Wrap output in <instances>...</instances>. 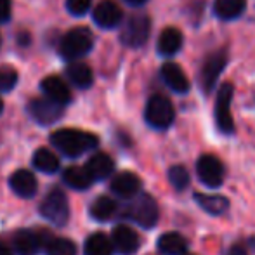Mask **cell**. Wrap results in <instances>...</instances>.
I'll return each mask as SVG.
<instances>
[{
  "instance_id": "1",
  "label": "cell",
  "mask_w": 255,
  "mask_h": 255,
  "mask_svg": "<svg viewBox=\"0 0 255 255\" xmlns=\"http://www.w3.org/2000/svg\"><path fill=\"white\" fill-rule=\"evenodd\" d=\"M51 142L66 156H80L91 151L99 144V139L91 132L78 130V128H59L51 134Z\"/></svg>"
},
{
  "instance_id": "2",
  "label": "cell",
  "mask_w": 255,
  "mask_h": 255,
  "mask_svg": "<svg viewBox=\"0 0 255 255\" xmlns=\"http://www.w3.org/2000/svg\"><path fill=\"white\" fill-rule=\"evenodd\" d=\"M92 45H94V38L87 28H73L61 38L59 54L64 59L75 61L91 52Z\"/></svg>"
},
{
  "instance_id": "3",
  "label": "cell",
  "mask_w": 255,
  "mask_h": 255,
  "mask_svg": "<svg viewBox=\"0 0 255 255\" xmlns=\"http://www.w3.org/2000/svg\"><path fill=\"white\" fill-rule=\"evenodd\" d=\"M146 122L154 128H167L174 124L175 118V110L174 104L170 103V99H167L165 96H151L148 104H146L144 111Z\"/></svg>"
},
{
  "instance_id": "4",
  "label": "cell",
  "mask_w": 255,
  "mask_h": 255,
  "mask_svg": "<svg viewBox=\"0 0 255 255\" xmlns=\"http://www.w3.org/2000/svg\"><path fill=\"white\" fill-rule=\"evenodd\" d=\"M40 214L44 219L56 226H64L70 219V205L61 189H52L40 205Z\"/></svg>"
},
{
  "instance_id": "5",
  "label": "cell",
  "mask_w": 255,
  "mask_h": 255,
  "mask_svg": "<svg viewBox=\"0 0 255 255\" xmlns=\"http://www.w3.org/2000/svg\"><path fill=\"white\" fill-rule=\"evenodd\" d=\"M127 215L132 221L137 222L141 228H153L156 226L158 217H160V210H158V203L154 202L153 196L149 195H139L134 202L130 203L127 210Z\"/></svg>"
},
{
  "instance_id": "6",
  "label": "cell",
  "mask_w": 255,
  "mask_h": 255,
  "mask_svg": "<svg viewBox=\"0 0 255 255\" xmlns=\"http://www.w3.org/2000/svg\"><path fill=\"white\" fill-rule=\"evenodd\" d=\"M149 30H151V21L148 16H132L122 30L120 40L128 47H141L148 40Z\"/></svg>"
},
{
  "instance_id": "7",
  "label": "cell",
  "mask_w": 255,
  "mask_h": 255,
  "mask_svg": "<svg viewBox=\"0 0 255 255\" xmlns=\"http://www.w3.org/2000/svg\"><path fill=\"white\" fill-rule=\"evenodd\" d=\"M231 99H233V84H224L219 89L217 99H215V122L217 127L224 134H231L235 130L231 117Z\"/></svg>"
},
{
  "instance_id": "8",
  "label": "cell",
  "mask_w": 255,
  "mask_h": 255,
  "mask_svg": "<svg viewBox=\"0 0 255 255\" xmlns=\"http://www.w3.org/2000/svg\"><path fill=\"white\" fill-rule=\"evenodd\" d=\"M200 181L208 188H219L224 181V165L214 154H203L196 163Z\"/></svg>"
},
{
  "instance_id": "9",
  "label": "cell",
  "mask_w": 255,
  "mask_h": 255,
  "mask_svg": "<svg viewBox=\"0 0 255 255\" xmlns=\"http://www.w3.org/2000/svg\"><path fill=\"white\" fill-rule=\"evenodd\" d=\"M28 113L35 122L42 125H51L63 117V104L52 99H31L28 104Z\"/></svg>"
},
{
  "instance_id": "10",
  "label": "cell",
  "mask_w": 255,
  "mask_h": 255,
  "mask_svg": "<svg viewBox=\"0 0 255 255\" xmlns=\"http://www.w3.org/2000/svg\"><path fill=\"white\" fill-rule=\"evenodd\" d=\"M226 63H228V54L226 51H217L207 57L203 68H202V85L205 92H210L217 82L219 75L222 73Z\"/></svg>"
},
{
  "instance_id": "11",
  "label": "cell",
  "mask_w": 255,
  "mask_h": 255,
  "mask_svg": "<svg viewBox=\"0 0 255 255\" xmlns=\"http://www.w3.org/2000/svg\"><path fill=\"white\" fill-rule=\"evenodd\" d=\"M122 16H124L122 7L117 2H113V0H101L94 7V14H92L96 24L101 28H106V30L118 26L122 21Z\"/></svg>"
},
{
  "instance_id": "12",
  "label": "cell",
  "mask_w": 255,
  "mask_h": 255,
  "mask_svg": "<svg viewBox=\"0 0 255 255\" xmlns=\"http://www.w3.org/2000/svg\"><path fill=\"white\" fill-rule=\"evenodd\" d=\"M111 242L118 254L122 255H134L139 250V235L128 226H117L111 235Z\"/></svg>"
},
{
  "instance_id": "13",
  "label": "cell",
  "mask_w": 255,
  "mask_h": 255,
  "mask_svg": "<svg viewBox=\"0 0 255 255\" xmlns=\"http://www.w3.org/2000/svg\"><path fill=\"white\" fill-rule=\"evenodd\" d=\"M141 179L134 172H120L111 181V189L122 198H134L141 191Z\"/></svg>"
},
{
  "instance_id": "14",
  "label": "cell",
  "mask_w": 255,
  "mask_h": 255,
  "mask_svg": "<svg viewBox=\"0 0 255 255\" xmlns=\"http://www.w3.org/2000/svg\"><path fill=\"white\" fill-rule=\"evenodd\" d=\"M42 92L45 94V98L52 99V101L59 103V104H68L71 101V91L66 85V82L63 78L51 75V77H45L40 84Z\"/></svg>"
},
{
  "instance_id": "15",
  "label": "cell",
  "mask_w": 255,
  "mask_h": 255,
  "mask_svg": "<svg viewBox=\"0 0 255 255\" xmlns=\"http://www.w3.org/2000/svg\"><path fill=\"white\" fill-rule=\"evenodd\" d=\"M9 186L21 198H31L37 193V179L30 170H16L10 175Z\"/></svg>"
},
{
  "instance_id": "16",
  "label": "cell",
  "mask_w": 255,
  "mask_h": 255,
  "mask_svg": "<svg viewBox=\"0 0 255 255\" xmlns=\"http://www.w3.org/2000/svg\"><path fill=\"white\" fill-rule=\"evenodd\" d=\"M161 78L172 91L179 92V94H184V92L189 91V80L179 64L165 63L161 66Z\"/></svg>"
},
{
  "instance_id": "17",
  "label": "cell",
  "mask_w": 255,
  "mask_h": 255,
  "mask_svg": "<svg viewBox=\"0 0 255 255\" xmlns=\"http://www.w3.org/2000/svg\"><path fill=\"white\" fill-rule=\"evenodd\" d=\"M42 245L44 243H42L40 235H35L26 229H19L12 236V247L17 255H35Z\"/></svg>"
},
{
  "instance_id": "18",
  "label": "cell",
  "mask_w": 255,
  "mask_h": 255,
  "mask_svg": "<svg viewBox=\"0 0 255 255\" xmlns=\"http://www.w3.org/2000/svg\"><path fill=\"white\" fill-rule=\"evenodd\" d=\"M87 170L89 174L92 175V179L94 181H103V179L110 177L111 174H113L115 170V161L113 158L110 156V154L106 153H96L92 154L91 158H89L87 161Z\"/></svg>"
},
{
  "instance_id": "19",
  "label": "cell",
  "mask_w": 255,
  "mask_h": 255,
  "mask_svg": "<svg viewBox=\"0 0 255 255\" xmlns=\"http://www.w3.org/2000/svg\"><path fill=\"white\" fill-rule=\"evenodd\" d=\"M182 47V33L177 28H165L158 37V52L161 56H174Z\"/></svg>"
},
{
  "instance_id": "20",
  "label": "cell",
  "mask_w": 255,
  "mask_h": 255,
  "mask_svg": "<svg viewBox=\"0 0 255 255\" xmlns=\"http://www.w3.org/2000/svg\"><path fill=\"white\" fill-rule=\"evenodd\" d=\"M66 75L71 84L77 85L78 89H89L92 85V82H94V75H92L91 66L82 63V61L70 63V66L66 68Z\"/></svg>"
},
{
  "instance_id": "21",
  "label": "cell",
  "mask_w": 255,
  "mask_h": 255,
  "mask_svg": "<svg viewBox=\"0 0 255 255\" xmlns=\"http://www.w3.org/2000/svg\"><path fill=\"white\" fill-rule=\"evenodd\" d=\"M188 242L179 233H165L158 240V250L163 255H184Z\"/></svg>"
},
{
  "instance_id": "22",
  "label": "cell",
  "mask_w": 255,
  "mask_h": 255,
  "mask_svg": "<svg viewBox=\"0 0 255 255\" xmlns=\"http://www.w3.org/2000/svg\"><path fill=\"white\" fill-rule=\"evenodd\" d=\"M63 181L66 182L70 188L78 189V191H84L89 186L92 184V175L89 174L87 167H68L63 172Z\"/></svg>"
},
{
  "instance_id": "23",
  "label": "cell",
  "mask_w": 255,
  "mask_h": 255,
  "mask_svg": "<svg viewBox=\"0 0 255 255\" xmlns=\"http://www.w3.org/2000/svg\"><path fill=\"white\" fill-rule=\"evenodd\" d=\"M247 0H215L214 12L221 19H236L245 10Z\"/></svg>"
},
{
  "instance_id": "24",
  "label": "cell",
  "mask_w": 255,
  "mask_h": 255,
  "mask_svg": "<svg viewBox=\"0 0 255 255\" xmlns=\"http://www.w3.org/2000/svg\"><path fill=\"white\" fill-rule=\"evenodd\" d=\"M113 242L103 233H94L87 238L84 247L85 255H111L113 254Z\"/></svg>"
},
{
  "instance_id": "25",
  "label": "cell",
  "mask_w": 255,
  "mask_h": 255,
  "mask_svg": "<svg viewBox=\"0 0 255 255\" xmlns=\"http://www.w3.org/2000/svg\"><path fill=\"white\" fill-rule=\"evenodd\" d=\"M117 202L111 200L110 196H99L91 205V215L96 221L106 222L113 219V215L117 214Z\"/></svg>"
},
{
  "instance_id": "26",
  "label": "cell",
  "mask_w": 255,
  "mask_h": 255,
  "mask_svg": "<svg viewBox=\"0 0 255 255\" xmlns=\"http://www.w3.org/2000/svg\"><path fill=\"white\" fill-rule=\"evenodd\" d=\"M33 167L37 170L44 172V174H52V172H56L59 168V160L51 149L40 148L33 154Z\"/></svg>"
},
{
  "instance_id": "27",
  "label": "cell",
  "mask_w": 255,
  "mask_h": 255,
  "mask_svg": "<svg viewBox=\"0 0 255 255\" xmlns=\"http://www.w3.org/2000/svg\"><path fill=\"white\" fill-rule=\"evenodd\" d=\"M195 200L198 202V205L203 210H207L208 214H214V215H221L229 207L228 198L219 195H195Z\"/></svg>"
},
{
  "instance_id": "28",
  "label": "cell",
  "mask_w": 255,
  "mask_h": 255,
  "mask_svg": "<svg viewBox=\"0 0 255 255\" xmlns=\"http://www.w3.org/2000/svg\"><path fill=\"white\" fill-rule=\"evenodd\" d=\"M45 250L47 255H77V245L68 238H52Z\"/></svg>"
},
{
  "instance_id": "29",
  "label": "cell",
  "mask_w": 255,
  "mask_h": 255,
  "mask_svg": "<svg viewBox=\"0 0 255 255\" xmlns=\"http://www.w3.org/2000/svg\"><path fill=\"white\" fill-rule=\"evenodd\" d=\"M168 181H170V184L174 186L177 191H181V189H184L186 186L189 184L188 170H186L182 165H174V167H170V170H168Z\"/></svg>"
},
{
  "instance_id": "30",
  "label": "cell",
  "mask_w": 255,
  "mask_h": 255,
  "mask_svg": "<svg viewBox=\"0 0 255 255\" xmlns=\"http://www.w3.org/2000/svg\"><path fill=\"white\" fill-rule=\"evenodd\" d=\"M17 84V71L12 66H0V92H9Z\"/></svg>"
},
{
  "instance_id": "31",
  "label": "cell",
  "mask_w": 255,
  "mask_h": 255,
  "mask_svg": "<svg viewBox=\"0 0 255 255\" xmlns=\"http://www.w3.org/2000/svg\"><path fill=\"white\" fill-rule=\"evenodd\" d=\"M92 0H66V7L73 16H84L91 9Z\"/></svg>"
},
{
  "instance_id": "32",
  "label": "cell",
  "mask_w": 255,
  "mask_h": 255,
  "mask_svg": "<svg viewBox=\"0 0 255 255\" xmlns=\"http://www.w3.org/2000/svg\"><path fill=\"white\" fill-rule=\"evenodd\" d=\"M10 17V0H0V23H5Z\"/></svg>"
},
{
  "instance_id": "33",
  "label": "cell",
  "mask_w": 255,
  "mask_h": 255,
  "mask_svg": "<svg viewBox=\"0 0 255 255\" xmlns=\"http://www.w3.org/2000/svg\"><path fill=\"white\" fill-rule=\"evenodd\" d=\"M228 255H249V252H247V249L243 245H240V243H235V245H233L231 249L228 250Z\"/></svg>"
},
{
  "instance_id": "34",
  "label": "cell",
  "mask_w": 255,
  "mask_h": 255,
  "mask_svg": "<svg viewBox=\"0 0 255 255\" xmlns=\"http://www.w3.org/2000/svg\"><path fill=\"white\" fill-rule=\"evenodd\" d=\"M0 255H12V252H10V249L5 245V243L0 240Z\"/></svg>"
},
{
  "instance_id": "35",
  "label": "cell",
  "mask_w": 255,
  "mask_h": 255,
  "mask_svg": "<svg viewBox=\"0 0 255 255\" xmlns=\"http://www.w3.org/2000/svg\"><path fill=\"white\" fill-rule=\"evenodd\" d=\"M125 2H128L130 5H142V3H146L148 0H125Z\"/></svg>"
},
{
  "instance_id": "36",
  "label": "cell",
  "mask_w": 255,
  "mask_h": 255,
  "mask_svg": "<svg viewBox=\"0 0 255 255\" xmlns=\"http://www.w3.org/2000/svg\"><path fill=\"white\" fill-rule=\"evenodd\" d=\"M2 110H3V101L0 99V113H2Z\"/></svg>"
}]
</instances>
